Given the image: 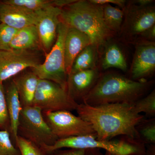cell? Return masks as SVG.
Instances as JSON below:
<instances>
[{"label":"cell","mask_w":155,"mask_h":155,"mask_svg":"<svg viewBox=\"0 0 155 155\" xmlns=\"http://www.w3.org/2000/svg\"><path fill=\"white\" fill-rule=\"evenodd\" d=\"M78 116L88 122L98 140L106 141L119 136L138 139L136 127L144 116L136 114L133 104H107L91 106L79 104Z\"/></svg>","instance_id":"obj_1"},{"label":"cell","mask_w":155,"mask_h":155,"mask_svg":"<svg viewBox=\"0 0 155 155\" xmlns=\"http://www.w3.org/2000/svg\"><path fill=\"white\" fill-rule=\"evenodd\" d=\"M154 82L133 80L116 72L101 73L82 104L91 106L107 104H133L147 94Z\"/></svg>","instance_id":"obj_2"},{"label":"cell","mask_w":155,"mask_h":155,"mask_svg":"<svg viewBox=\"0 0 155 155\" xmlns=\"http://www.w3.org/2000/svg\"><path fill=\"white\" fill-rule=\"evenodd\" d=\"M60 19L68 27L86 34L98 51L116 35L105 23L102 6L90 0H76L64 7Z\"/></svg>","instance_id":"obj_3"},{"label":"cell","mask_w":155,"mask_h":155,"mask_svg":"<svg viewBox=\"0 0 155 155\" xmlns=\"http://www.w3.org/2000/svg\"><path fill=\"white\" fill-rule=\"evenodd\" d=\"M64 148L76 149L97 148L105 150L114 155H144L146 147L137 139L122 136L119 140H100L95 135H87L60 139L51 146L42 149L48 154Z\"/></svg>","instance_id":"obj_4"},{"label":"cell","mask_w":155,"mask_h":155,"mask_svg":"<svg viewBox=\"0 0 155 155\" xmlns=\"http://www.w3.org/2000/svg\"><path fill=\"white\" fill-rule=\"evenodd\" d=\"M68 29L66 24L60 22L55 43L44 62L31 69L40 79L53 81L66 90L68 75L65 69L64 43Z\"/></svg>","instance_id":"obj_5"},{"label":"cell","mask_w":155,"mask_h":155,"mask_svg":"<svg viewBox=\"0 0 155 155\" xmlns=\"http://www.w3.org/2000/svg\"><path fill=\"white\" fill-rule=\"evenodd\" d=\"M18 135L41 148L53 145L59 139L46 122L41 109L34 106L22 107L19 116Z\"/></svg>","instance_id":"obj_6"},{"label":"cell","mask_w":155,"mask_h":155,"mask_svg":"<svg viewBox=\"0 0 155 155\" xmlns=\"http://www.w3.org/2000/svg\"><path fill=\"white\" fill-rule=\"evenodd\" d=\"M123 11L124 19L119 35L125 42L133 44L143 31L155 25L154 5L143 7L130 1Z\"/></svg>","instance_id":"obj_7"},{"label":"cell","mask_w":155,"mask_h":155,"mask_svg":"<svg viewBox=\"0 0 155 155\" xmlns=\"http://www.w3.org/2000/svg\"><path fill=\"white\" fill-rule=\"evenodd\" d=\"M46 122L59 139L96 134L90 124L71 111L42 112Z\"/></svg>","instance_id":"obj_8"},{"label":"cell","mask_w":155,"mask_h":155,"mask_svg":"<svg viewBox=\"0 0 155 155\" xmlns=\"http://www.w3.org/2000/svg\"><path fill=\"white\" fill-rule=\"evenodd\" d=\"M78 104L70 97L67 91L58 84L39 79L32 105L42 112L76 110Z\"/></svg>","instance_id":"obj_9"},{"label":"cell","mask_w":155,"mask_h":155,"mask_svg":"<svg viewBox=\"0 0 155 155\" xmlns=\"http://www.w3.org/2000/svg\"><path fill=\"white\" fill-rule=\"evenodd\" d=\"M41 64L38 51L23 50L0 51V81L10 79L28 68Z\"/></svg>","instance_id":"obj_10"},{"label":"cell","mask_w":155,"mask_h":155,"mask_svg":"<svg viewBox=\"0 0 155 155\" xmlns=\"http://www.w3.org/2000/svg\"><path fill=\"white\" fill-rule=\"evenodd\" d=\"M155 42L138 40L134 43L135 51L130 69V79L147 80L155 71Z\"/></svg>","instance_id":"obj_11"},{"label":"cell","mask_w":155,"mask_h":155,"mask_svg":"<svg viewBox=\"0 0 155 155\" xmlns=\"http://www.w3.org/2000/svg\"><path fill=\"white\" fill-rule=\"evenodd\" d=\"M62 9L51 6L41 11L36 26L42 51L47 54L57 39Z\"/></svg>","instance_id":"obj_12"},{"label":"cell","mask_w":155,"mask_h":155,"mask_svg":"<svg viewBox=\"0 0 155 155\" xmlns=\"http://www.w3.org/2000/svg\"><path fill=\"white\" fill-rule=\"evenodd\" d=\"M101 74L98 68L69 74L67 85L69 96L78 104H82L84 98L96 84Z\"/></svg>","instance_id":"obj_13"},{"label":"cell","mask_w":155,"mask_h":155,"mask_svg":"<svg viewBox=\"0 0 155 155\" xmlns=\"http://www.w3.org/2000/svg\"><path fill=\"white\" fill-rule=\"evenodd\" d=\"M40 11H28L2 1L0 2V22L19 30L29 25H35Z\"/></svg>","instance_id":"obj_14"},{"label":"cell","mask_w":155,"mask_h":155,"mask_svg":"<svg viewBox=\"0 0 155 155\" xmlns=\"http://www.w3.org/2000/svg\"><path fill=\"white\" fill-rule=\"evenodd\" d=\"M91 44V40L86 34L68 27L64 43L65 69L67 75L70 74L72 64L78 55Z\"/></svg>","instance_id":"obj_15"},{"label":"cell","mask_w":155,"mask_h":155,"mask_svg":"<svg viewBox=\"0 0 155 155\" xmlns=\"http://www.w3.org/2000/svg\"><path fill=\"white\" fill-rule=\"evenodd\" d=\"M113 39L107 42L99 51L101 69L105 70L116 68L126 72L127 64L125 54L119 45L112 40Z\"/></svg>","instance_id":"obj_16"},{"label":"cell","mask_w":155,"mask_h":155,"mask_svg":"<svg viewBox=\"0 0 155 155\" xmlns=\"http://www.w3.org/2000/svg\"><path fill=\"white\" fill-rule=\"evenodd\" d=\"M39 79L32 71L13 79L22 107L32 105Z\"/></svg>","instance_id":"obj_17"},{"label":"cell","mask_w":155,"mask_h":155,"mask_svg":"<svg viewBox=\"0 0 155 155\" xmlns=\"http://www.w3.org/2000/svg\"><path fill=\"white\" fill-rule=\"evenodd\" d=\"M10 49L35 51L42 50L35 25L19 29L11 41Z\"/></svg>","instance_id":"obj_18"},{"label":"cell","mask_w":155,"mask_h":155,"mask_svg":"<svg viewBox=\"0 0 155 155\" xmlns=\"http://www.w3.org/2000/svg\"><path fill=\"white\" fill-rule=\"evenodd\" d=\"M6 104L10 121L11 131L15 140L18 137L19 116L22 107L13 81L9 84L6 93Z\"/></svg>","instance_id":"obj_19"},{"label":"cell","mask_w":155,"mask_h":155,"mask_svg":"<svg viewBox=\"0 0 155 155\" xmlns=\"http://www.w3.org/2000/svg\"><path fill=\"white\" fill-rule=\"evenodd\" d=\"M98 59V49L92 44L87 46L75 58L70 73L87 69H97Z\"/></svg>","instance_id":"obj_20"},{"label":"cell","mask_w":155,"mask_h":155,"mask_svg":"<svg viewBox=\"0 0 155 155\" xmlns=\"http://www.w3.org/2000/svg\"><path fill=\"white\" fill-rule=\"evenodd\" d=\"M101 6L104 21L107 27L116 35H119L124 19V11L120 8L114 7L110 4Z\"/></svg>","instance_id":"obj_21"},{"label":"cell","mask_w":155,"mask_h":155,"mask_svg":"<svg viewBox=\"0 0 155 155\" xmlns=\"http://www.w3.org/2000/svg\"><path fill=\"white\" fill-rule=\"evenodd\" d=\"M138 139L145 144H155V119H143L136 127Z\"/></svg>","instance_id":"obj_22"},{"label":"cell","mask_w":155,"mask_h":155,"mask_svg":"<svg viewBox=\"0 0 155 155\" xmlns=\"http://www.w3.org/2000/svg\"><path fill=\"white\" fill-rule=\"evenodd\" d=\"M133 110L136 114L144 113L148 118L155 117V89L146 96L143 97L133 104Z\"/></svg>","instance_id":"obj_23"},{"label":"cell","mask_w":155,"mask_h":155,"mask_svg":"<svg viewBox=\"0 0 155 155\" xmlns=\"http://www.w3.org/2000/svg\"><path fill=\"white\" fill-rule=\"evenodd\" d=\"M5 2L18 6L35 12L43 11L53 5V1L49 0H5Z\"/></svg>","instance_id":"obj_24"},{"label":"cell","mask_w":155,"mask_h":155,"mask_svg":"<svg viewBox=\"0 0 155 155\" xmlns=\"http://www.w3.org/2000/svg\"><path fill=\"white\" fill-rule=\"evenodd\" d=\"M15 141L21 155H46L41 148L19 135Z\"/></svg>","instance_id":"obj_25"},{"label":"cell","mask_w":155,"mask_h":155,"mask_svg":"<svg viewBox=\"0 0 155 155\" xmlns=\"http://www.w3.org/2000/svg\"><path fill=\"white\" fill-rule=\"evenodd\" d=\"M20 155L19 150L12 143L8 131L0 130V155Z\"/></svg>","instance_id":"obj_26"},{"label":"cell","mask_w":155,"mask_h":155,"mask_svg":"<svg viewBox=\"0 0 155 155\" xmlns=\"http://www.w3.org/2000/svg\"><path fill=\"white\" fill-rule=\"evenodd\" d=\"M18 30L0 22V51L10 50V44Z\"/></svg>","instance_id":"obj_27"},{"label":"cell","mask_w":155,"mask_h":155,"mask_svg":"<svg viewBox=\"0 0 155 155\" xmlns=\"http://www.w3.org/2000/svg\"><path fill=\"white\" fill-rule=\"evenodd\" d=\"M8 119L6 104L5 92L3 82L0 81V127L5 125Z\"/></svg>","instance_id":"obj_28"},{"label":"cell","mask_w":155,"mask_h":155,"mask_svg":"<svg viewBox=\"0 0 155 155\" xmlns=\"http://www.w3.org/2000/svg\"><path fill=\"white\" fill-rule=\"evenodd\" d=\"M85 150L70 149L69 150H56L46 155H84Z\"/></svg>","instance_id":"obj_29"},{"label":"cell","mask_w":155,"mask_h":155,"mask_svg":"<svg viewBox=\"0 0 155 155\" xmlns=\"http://www.w3.org/2000/svg\"><path fill=\"white\" fill-rule=\"evenodd\" d=\"M145 41L152 42H155V25H153L150 28H148L146 30L143 31L142 33L140 35L137 39Z\"/></svg>","instance_id":"obj_30"},{"label":"cell","mask_w":155,"mask_h":155,"mask_svg":"<svg viewBox=\"0 0 155 155\" xmlns=\"http://www.w3.org/2000/svg\"><path fill=\"white\" fill-rule=\"evenodd\" d=\"M90 1L94 4L101 5L107 4H114L123 10L125 8L127 3V1L125 0H90Z\"/></svg>","instance_id":"obj_31"},{"label":"cell","mask_w":155,"mask_h":155,"mask_svg":"<svg viewBox=\"0 0 155 155\" xmlns=\"http://www.w3.org/2000/svg\"><path fill=\"white\" fill-rule=\"evenodd\" d=\"M76 0H54L53 1V5L62 9L66 6L74 3Z\"/></svg>","instance_id":"obj_32"},{"label":"cell","mask_w":155,"mask_h":155,"mask_svg":"<svg viewBox=\"0 0 155 155\" xmlns=\"http://www.w3.org/2000/svg\"><path fill=\"white\" fill-rule=\"evenodd\" d=\"M132 2L138 5L143 7L150 5L154 2V1L153 0H133Z\"/></svg>","instance_id":"obj_33"},{"label":"cell","mask_w":155,"mask_h":155,"mask_svg":"<svg viewBox=\"0 0 155 155\" xmlns=\"http://www.w3.org/2000/svg\"><path fill=\"white\" fill-rule=\"evenodd\" d=\"M101 150L97 148L87 149L84 155H105L101 152Z\"/></svg>","instance_id":"obj_34"},{"label":"cell","mask_w":155,"mask_h":155,"mask_svg":"<svg viewBox=\"0 0 155 155\" xmlns=\"http://www.w3.org/2000/svg\"><path fill=\"white\" fill-rule=\"evenodd\" d=\"M144 155H155V144L149 145L146 148Z\"/></svg>","instance_id":"obj_35"},{"label":"cell","mask_w":155,"mask_h":155,"mask_svg":"<svg viewBox=\"0 0 155 155\" xmlns=\"http://www.w3.org/2000/svg\"><path fill=\"white\" fill-rule=\"evenodd\" d=\"M105 155H113V154L109 152L108 151H106Z\"/></svg>","instance_id":"obj_36"},{"label":"cell","mask_w":155,"mask_h":155,"mask_svg":"<svg viewBox=\"0 0 155 155\" xmlns=\"http://www.w3.org/2000/svg\"></svg>","instance_id":"obj_37"}]
</instances>
